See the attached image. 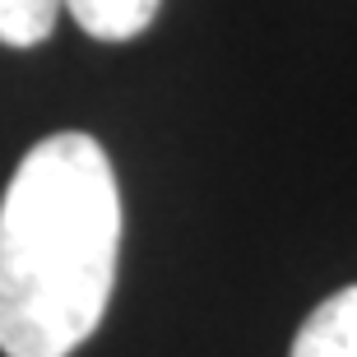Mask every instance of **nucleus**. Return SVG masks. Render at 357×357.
Returning a JSON list of instances; mask_svg holds the SVG:
<instances>
[{"instance_id": "nucleus-2", "label": "nucleus", "mask_w": 357, "mask_h": 357, "mask_svg": "<svg viewBox=\"0 0 357 357\" xmlns=\"http://www.w3.org/2000/svg\"><path fill=\"white\" fill-rule=\"evenodd\" d=\"M292 357H357V283L325 297L302 320Z\"/></svg>"}, {"instance_id": "nucleus-4", "label": "nucleus", "mask_w": 357, "mask_h": 357, "mask_svg": "<svg viewBox=\"0 0 357 357\" xmlns=\"http://www.w3.org/2000/svg\"><path fill=\"white\" fill-rule=\"evenodd\" d=\"M66 0H0V42L5 47H38L52 38Z\"/></svg>"}, {"instance_id": "nucleus-3", "label": "nucleus", "mask_w": 357, "mask_h": 357, "mask_svg": "<svg viewBox=\"0 0 357 357\" xmlns=\"http://www.w3.org/2000/svg\"><path fill=\"white\" fill-rule=\"evenodd\" d=\"M162 0H66V14L98 42H130L139 38Z\"/></svg>"}, {"instance_id": "nucleus-1", "label": "nucleus", "mask_w": 357, "mask_h": 357, "mask_svg": "<svg viewBox=\"0 0 357 357\" xmlns=\"http://www.w3.org/2000/svg\"><path fill=\"white\" fill-rule=\"evenodd\" d=\"M121 255V190L93 135H47L0 199V353L70 357L102 325Z\"/></svg>"}]
</instances>
